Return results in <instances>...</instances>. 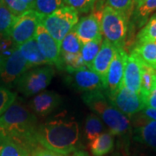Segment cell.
Wrapping results in <instances>:
<instances>
[{
    "instance_id": "cell-13",
    "label": "cell",
    "mask_w": 156,
    "mask_h": 156,
    "mask_svg": "<svg viewBox=\"0 0 156 156\" xmlns=\"http://www.w3.org/2000/svg\"><path fill=\"white\" fill-rule=\"evenodd\" d=\"M29 69L30 68L27 62L17 49V46H16L2 65L0 79L4 83L11 84L16 82L23 73Z\"/></svg>"
},
{
    "instance_id": "cell-28",
    "label": "cell",
    "mask_w": 156,
    "mask_h": 156,
    "mask_svg": "<svg viewBox=\"0 0 156 156\" xmlns=\"http://www.w3.org/2000/svg\"><path fill=\"white\" fill-rule=\"evenodd\" d=\"M83 44L77 38L74 30H72L67 36L62 39L60 44L61 53H70V54H80Z\"/></svg>"
},
{
    "instance_id": "cell-4",
    "label": "cell",
    "mask_w": 156,
    "mask_h": 156,
    "mask_svg": "<svg viewBox=\"0 0 156 156\" xmlns=\"http://www.w3.org/2000/svg\"><path fill=\"white\" fill-rule=\"evenodd\" d=\"M128 20L119 11L106 6L103 9L101 29L104 37L116 48H123L128 36Z\"/></svg>"
},
{
    "instance_id": "cell-17",
    "label": "cell",
    "mask_w": 156,
    "mask_h": 156,
    "mask_svg": "<svg viewBox=\"0 0 156 156\" xmlns=\"http://www.w3.org/2000/svg\"><path fill=\"white\" fill-rule=\"evenodd\" d=\"M134 139L156 150V122L142 116L134 125Z\"/></svg>"
},
{
    "instance_id": "cell-29",
    "label": "cell",
    "mask_w": 156,
    "mask_h": 156,
    "mask_svg": "<svg viewBox=\"0 0 156 156\" xmlns=\"http://www.w3.org/2000/svg\"><path fill=\"white\" fill-rule=\"evenodd\" d=\"M106 6L119 11L130 20L135 8V0H106Z\"/></svg>"
},
{
    "instance_id": "cell-43",
    "label": "cell",
    "mask_w": 156,
    "mask_h": 156,
    "mask_svg": "<svg viewBox=\"0 0 156 156\" xmlns=\"http://www.w3.org/2000/svg\"><path fill=\"white\" fill-rule=\"evenodd\" d=\"M154 83H155L156 85V75H155V78H154Z\"/></svg>"
},
{
    "instance_id": "cell-25",
    "label": "cell",
    "mask_w": 156,
    "mask_h": 156,
    "mask_svg": "<svg viewBox=\"0 0 156 156\" xmlns=\"http://www.w3.org/2000/svg\"><path fill=\"white\" fill-rule=\"evenodd\" d=\"M156 42V14L147 20L136 37V44Z\"/></svg>"
},
{
    "instance_id": "cell-15",
    "label": "cell",
    "mask_w": 156,
    "mask_h": 156,
    "mask_svg": "<svg viewBox=\"0 0 156 156\" xmlns=\"http://www.w3.org/2000/svg\"><path fill=\"white\" fill-rule=\"evenodd\" d=\"M116 50L117 48L115 45L112 44L106 39H103L100 50L92 63L91 70L100 76L105 90L107 88V74L112 60L115 55Z\"/></svg>"
},
{
    "instance_id": "cell-22",
    "label": "cell",
    "mask_w": 156,
    "mask_h": 156,
    "mask_svg": "<svg viewBox=\"0 0 156 156\" xmlns=\"http://www.w3.org/2000/svg\"><path fill=\"white\" fill-rule=\"evenodd\" d=\"M0 156H30V152L17 141L0 133Z\"/></svg>"
},
{
    "instance_id": "cell-34",
    "label": "cell",
    "mask_w": 156,
    "mask_h": 156,
    "mask_svg": "<svg viewBox=\"0 0 156 156\" xmlns=\"http://www.w3.org/2000/svg\"><path fill=\"white\" fill-rule=\"evenodd\" d=\"M3 2L16 17L20 16L23 12L30 10L22 0H3Z\"/></svg>"
},
{
    "instance_id": "cell-35",
    "label": "cell",
    "mask_w": 156,
    "mask_h": 156,
    "mask_svg": "<svg viewBox=\"0 0 156 156\" xmlns=\"http://www.w3.org/2000/svg\"><path fill=\"white\" fill-rule=\"evenodd\" d=\"M64 5L73 8L77 13H88L92 11L89 0H65Z\"/></svg>"
},
{
    "instance_id": "cell-27",
    "label": "cell",
    "mask_w": 156,
    "mask_h": 156,
    "mask_svg": "<svg viewBox=\"0 0 156 156\" xmlns=\"http://www.w3.org/2000/svg\"><path fill=\"white\" fill-rule=\"evenodd\" d=\"M64 6L63 0H35L33 9L43 17H47Z\"/></svg>"
},
{
    "instance_id": "cell-30",
    "label": "cell",
    "mask_w": 156,
    "mask_h": 156,
    "mask_svg": "<svg viewBox=\"0 0 156 156\" xmlns=\"http://www.w3.org/2000/svg\"><path fill=\"white\" fill-rule=\"evenodd\" d=\"M61 62L62 69L67 72L85 67L83 57L80 54L61 53Z\"/></svg>"
},
{
    "instance_id": "cell-1",
    "label": "cell",
    "mask_w": 156,
    "mask_h": 156,
    "mask_svg": "<svg viewBox=\"0 0 156 156\" xmlns=\"http://www.w3.org/2000/svg\"><path fill=\"white\" fill-rule=\"evenodd\" d=\"M79 135L76 121L56 119L38 125L35 140L42 147L65 155L76 150Z\"/></svg>"
},
{
    "instance_id": "cell-11",
    "label": "cell",
    "mask_w": 156,
    "mask_h": 156,
    "mask_svg": "<svg viewBox=\"0 0 156 156\" xmlns=\"http://www.w3.org/2000/svg\"><path fill=\"white\" fill-rule=\"evenodd\" d=\"M39 50L50 65H55L57 69H62L61 62L60 45L50 36L41 23L37 26L35 37Z\"/></svg>"
},
{
    "instance_id": "cell-19",
    "label": "cell",
    "mask_w": 156,
    "mask_h": 156,
    "mask_svg": "<svg viewBox=\"0 0 156 156\" xmlns=\"http://www.w3.org/2000/svg\"><path fill=\"white\" fill-rule=\"evenodd\" d=\"M156 11V0H144L135 6L132 21L138 28H142Z\"/></svg>"
},
{
    "instance_id": "cell-47",
    "label": "cell",
    "mask_w": 156,
    "mask_h": 156,
    "mask_svg": "<svg viewBox=\"0 0 156 156\" xmlns=\"http://www.w3.org/2000/svg\"><path fill=\"white\" fill-rule=\"evenodd\" d=\"M0 69H1V68H0Z\"/></svg>"
},
{
    "instance_id": "cell-36",
    "label": "cell",
    "mask_w": 156,
    "mask_h": 156,
    "mask_svg": "<svg viewBox=\"0 0 156 156\" xmlns=\"http://www.w3.org/2000/svg\"><path fill=\"white\" fill-rule=\"evenodd\" d=\"M145 106L156 109V85L152 89L150 93L144 99Z\"/></svg>"
},
{
    "instance_id": "cell-12",
    "label": "cell",
    "mask_w": 156,
    "mask_h": 156,
    "mask_svg": "<svg viewBox=\"0 0 156 156\" xmlns=\"http://www.w3.org/2000/svg\"><path fill=\"white\" fill-rule=\"evenodd\" d=\"M128 57V54L123 48H117L107 74V88L105 90L107 97L114 95L122 86Z\"/></svg>"
},
{
    "instance_id": "cell-9",
    "label": "cell",
    "mask_w": 156,
    "mask_h": 156,
    "mask_svg": "<svg viewBox=\"0 0 156 156\" xmlns=\"http://www.w3.org/2000/svg\"><path fill=\"white\" fill-rule=\"evenodd\" d=\"M108 99L117 109L127 116L138 114L146 107L141 95L130 91L123 84Z\"/></svg>"
},
{
    "instance_id": "cell-26",
    "label": "cell",
    "mask_w": 156,
    "mask_h": 156,
    "mask_svg": "<svg viewBox=\"0 0 156 156\" xmlns=\"http://www.w3.org/2000/svg\"><path fill=\"white\" fill-rule=\"evenodd\" d=\"M156 70L153 68L141 62V83H140V95L143 100L150 93L152 89L154 87V78Z\"/></svg>"
},
{
    "instance_id": "cell-6",
    "label": "cell",
    "mask_w": 156,
    "mask_h": 156,
    "mask_svg": "<svg viewBox=\"0 0 156 156\" xmlns=\"http://www.w3.org/2000/svg\"><path fill=\"white\" fill-rule=\"evenodd\" d=\"M54 75L55 70L50 65L27 70L16 81L17 88L25 96L37 95L50 85Z\"/></svg>"
},
{
    "instance_id": "cell-7",
    "label": "cell",
    "mask_w": 156,
    "mask_h": 156,
    "mask_svg": "<svg viewBox=\"0 0 156 156\" xmlns=\"http://www.w3.org/2000/svg\"><path fill=\"white\" fill-rule=\"evenodd\" d=\"M44 17L37 11L28 10L17 17L7 36L16 46L23 44L34 38L37 28Z\"/></svg>"
},
{
    "instance_id": "cell-5",
    "label": "cell",
    "mask_w": 156,
    "mask_h": 156,
    "mask_svg": "<svg viewBox=\"0 0 156 156\" xmlns=\"http://www.w3.org/2000/svg\"><path fill=\"white\" fill-rule=\"evenodd\" d=\"M79 22L78 13L69 6L64 5L47 17L42 23L50 36L60 45L62 39L69 33Z\"/></svg>"
},
{
    "instance_id": "cell-44",
    "label": "cell",
    "mask_w": 156,
    "mask_h": 156,
    "mask_svg": "<svg viewBox=\"0 0 156 156\" xmlns=\"http://www.w3.org/2000/svg\"><path fill=\"white\" fill-rule=\"evenodd\" d=\"M83 156H89V155H87V154H85V153H84V154H83Z\"/></svg>"
},
{
    "instance_id": "cell-37",
    "label": "cell",
    "mask_w": 156,
    "mask_h": 156,
    "mask_svg": "<svg viewBox=\"0 0 156 156\" xmlns=\"http://www.w3.org/2000/svg\"><path fill=\"white\" fill-rule=\"evenodd\" d=\"M31 156H65L61 154H58L56 153L54 151L49 150V149H46L44 147H36L35 150L32 153V155Z\"/></svg>"
},
{
    "instance_id": "cell-32",
    "label": "cell",
    "mask_w": 156,
    "mask_h": 156,
    "mask_svg": "<svg viewBox=\"0 0 156 156\" xmlns=\"http://www.w3.org/2000/svg\"><path fill=\"white\" fill-rule=\"evenodd\" d=\"M17 93L4 86H0V116L16 101Z\"/></svg>"
},
{
    "instance_id": "cell-40",
    "label": "cell",
    "mask_w": 156,
    "mask_h": 156,
    "mask_svg": "<svg viewBox=\"0 0 156 156\" xmlns=\"http://www.w3.org/2000/svg\"><path fill=\"white\" fill-rule=\"evenodd\" d=\"M101 1H103V0H89V3L90 6H91V8L93 9L94 8V6L97 4V3H99Z\"/></svg>"
},
{
    "instance_id": "cell-41",
    "label": "cell",
    "mask_w": 156,
    "mask_h": 156,
    "mask_svg": "<svg viewBox=\"0 0 156 156\" xmlns=\"http://www.w3.org/2000/svg\"><path fill=\"white\" fill-rule=\"evenodd\" d=\"M84 152H76L74 156H83Z\"/></svg>"
},
{
    "instance_id": "cell-39",
    "label": "cell",
    "mask_w": 156,
    "mask_h": 156,
    "mask_svg": "<svg viewBox=\"0 0 156 156\" xmlns=\"http://www.w3.org/2000/svg\"><path fill=\"white\" fill-rule=\"evenodd\" d=\"M23 2L28 6V8L30 10H32L34 6V3H35V0H22Z\"/></svg>"
},
{
    "instance_id": "cell-38",
    "label": "cell",
    "mask_w": 156,
    "mask_h": 156,
    "mask_svg": "<svg viewBox=\"0 0 156 156\" xmlns=\"http://www.w3.org/2000/svg\"><path fill=\"white\" fill-rule=\"evenodd\" d=\"M140 113L141 114L142 116L145 117L147 119L156 122V109H154V108L145 107Z\"/></svg>"
},
{
    "instance_id": "cell-8",
    "label": "cell",
    "mask_w": 156,
    "mask_h": 156,
    "mask_svg": "<svg viewBox=\"0 0 156 156\" xmlns=\"http://www.w3.org/2000/svg\"><path fill=\"white\" fill-rule=\"evenodd\" d=\"M105 6L95 5L92 11L93 13L80 19L77 24L73 29L82 44H85L94 39L101 37V20L103 9Z\"/></svg>"
},
{
    "instance_id": "cell-23",
    "label": "cell",
    "mask_w": 156,
    "mask_h": 156,
    "mask_svg": "<svg viewBox=\"0 0 156 156\" xmlns=\"http://www.w3.org/2000/svg\"><path fill=\"white\" fill-rule=\"evenodd\" d=\"M102 41H103V38L101 36L98 38L94 39L85 44H83L82 50H81V56L83 57L85 67L89 69L90 70H91L92 63L95 60V56H97L100 50Z\"/></svg>"
},
{
    "instance_id": "cell-16",
    "label": "cell",
    "mask_w": 156,
    "mask_h": 156,
    "mask_svg": "<svg viewBox=\"0 0 156 156\" xmlns=\"http://www.w3.org/2000/svg\"><path fill=\"white\" fill-rule=\"evenodd\" d=\"M141 83V62L132 52L128 55L122 84L130 91L140 94Z\"/></svg>"
},
{
    "instance_id": "cell-14",
    "label": "cell",
    "mask_w": 156,
    "mask_h": 156,
    "mask_svg": "<svg viewBox=\"0 0 156 156\" xmlns=\"http://www.w3.org/2000/svg\"><path fill=\"white\" fill-rule=\"evenodd\" d=\"M61 95L54 91L45 90L36 95L30 101V108L36 115L44 117L62 105Z\"/></svg>"
},
{
    "instance_id": "cell-33",
    "label": "cell",
    "mask_w": 156,
    "mask_h": 156,
    "mask_svg": "<svg viewBox=\"0 0 156 156\" xmlns=\"http://www.w3.org/2000/svg\"><path fill=\"white\" fill-rule=\"evenodd\" d=\"M16 47L12 43L11 38L5 34L0 33V62L3 64L8 56L11 55V51Z\"/></svg>"
},
{
    "instance_id": "cell-21",
    "label": "cell",
    "mask_w": 156,
    "mask_h": 156,
    "mask_svg": "<svg viewBox=\"0 0 156 156\" xmlns=\"http://www.w3.org/2000/svg\"><path fill=\"white\" fill-rule=\"evenodd\" d=\"M131 52L141 62L156 70V42L135 44Z\"/></svg>"
},
{
    "instance_id": "cell-45",
    "label": "cell",
    "mask_w": 156,
    "mask_h": 156,
    "mask_svg": "<svg viewBox=\"0 0 156 156\" xmlns=\"http://www.w3.org/2000/svg\"><path fill=\"white\" fill-rule=\"evenodd\" d=\"M2 1H3V0H0V2H2Z\"/></svg>"
},
{
    "instance_id": "cell-3",
    "label": "cell",
    "mask_w": 156,
    "mask_h": 156,
    "mask_svg": "<svg viewBox=\"0 0 156 156\" xmlns=\"http://www.w3.org/2000/svg\"><path fill=\"white\" fill-rule=\"evenodd\" d=\"M83 100L106 124L113 136L122 139H128L130 136L132 126L129 118L112 104L104 90L84 94Z\"/></svg>"
},
{
    "instance_id": "cell-31",
    "label": "cell",
    "mask_w": 156,
    "mask_h": 156,
    "mask_svg": "<svg viewBox=\"0 0 156 156\" xmlns=\"http://www.w3.org/2000/svg\"><path fill=\"white\" fill-rule=\"evenodd\" d=\"M17 17L11 12L4 2H0V33L7 35Z\"/></svg>"
},
{
    "instance_id": "cell-42",
    "label": "cell",
    "mask_w": 156,
    "mask_h": 156,
    "mask_svg": "<svg viewBox=\"0 0 156 156\" xmlns=\"http://www.w3.org/2000/svg\"><path fill=\"white\" fill-rule=\"evenodd\" d=\"M142 1H144V0H135V6L138 5H140Z\"/></svg>"
},
{
    "instance_id": "cell-2",
    "label": "cell",
    "mask_w": 156,
    "mask_h": 156,
    "mask_svg": "<svg viewBox=\"0 0 156 156\" xmlns=\"http://www.w3.org/2000/svg\"><path fill=\"white\" fill-rule=\"evenodd\" d=\"M37 127V115L19 102H14L0 116V133L17 141L29 152L32 147H37L35 140Z\"/></svg>"
},
{
    "instance_id": "cell-20",
    "label": "cell",
    "mask_w": 156,
    "mask_h": 156,
    "mask_svg": "<svg viewBox=\"0 0 156 156\" xmlns=\"http://www.w3.org/2000/svg\"><path fill=\"white\" fill-rule=\"evenodd\" d=\"M89 150L94 156H104L114 147V138L110 132L102 133L89 141Z\"/></svg>"
},
{
    "instance_id": "cell-18",
    "label": "cell",
    "mask_w": 156,
    "mask_h": 156,
    "mask_svg": "<svg viewBox=\"0 0 156 156\" xmlns=\"http://www.w3.org/2000/svg\"><path fill=\"white\" fill-rule=\"evenodd\" d=\"M17 49L25 59L30 69L41 65H50L41 53L35 38L30 39L23 44L17 46Z\"/></svg>"
},
{
    "instance_id": "cell-10",
    "label": "cell",
    "mask_w": 156,
    "mask_h": 156,
    "mask_svg": "<svg viewBox=\"0 0 156 156\" xmlns=\"http://www.w3.org/2000/svg\"><path fill=\"white\" fill-rule=\"evenodd\" d=\"M69 76H67L68 83L80 92L84 94L93 93L96 91L104 90V86L101 80L100 76L90 70L88 68L84 67L75 70L69 71Z\"/></svg>"
},
{
    "instance_id": "cell-24",
    "label": "cell",
    "mask_w": 156,
    "mask_h": 156,
    "mask_svg": "<svg viewBox=\"0 0 156 156\" xmlns=\"http://www.w3.org/2000/svg\"><path fill=\"white\" fill-rule=\"evenodd\" d=\"M104 130L103 123L100 119V117L97 116L95 114H90L86 117L85 124H84V132L85 136L89 141L93 140L98 135L102 134Z\"/></svg>"
},
{
    "instance_id": "cell-46",
    "label": "cell",
    "mask_w": 156,
    "mask_h": 156,
    "mask_svg": "<svg viewBox=\"0 0 156 156\" xmlns=\"http://www.w3.org/2000/svg\"><path fill=\"white\" fill-rule=\"evenodd\" d=\"M64 1H65V0H63V3H64Z\"/></svg>"
}]
</instances>
